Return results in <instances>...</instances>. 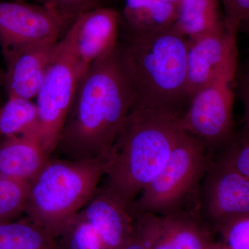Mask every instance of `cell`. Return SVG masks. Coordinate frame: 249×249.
Segmentation results:
<instances>
[{
    "instance_id": "7402d4cb",
    "label": "cell",
    "mask_w": 249,
    "mask_h": 249,
    "mask_svg": "<svg viewBox=\"0 0 249 249\" xmlns=\"http://www.w3.org/2000/svg\"><path fill=\"white\" fill-rule=\"evenodd\" d=\"M215 158L222 160L249 179V133L243 130L219 150Z\"/></svg>"
},
{
    "instance_id": "83f0119b",
    "label": "cell",
    "mask_w": 249,
    "mask_h": 249,
    "mask_svg": "<svg viewBox=\"0 0 249 249\" xmlns=\"http://www.w3.org/2000/svg\"><path fill=\"white\" fill-rule=\"evenodd\" d=\"M240 29H243L245 32L247 33V35L249 36V18L245 20V22L242 23V26H241ZM244 81L248 82L249 83V66L248 70H247V73H246L245 76H244Z\"/></svg>"
},
{
    "instance_id": "603a6c76",
    "label": "cell",
    "mask_w": 249,
    "mask_h": 249,
    "mask_svg": "<svg viewBox=\"0 0 249 249\" xmlns=\"http://www.w3.org/2000/svg\"><path fill=\"white\" fill-rule=\"evenodd\" d=\"M219 232L228 249H249V214L228 223Z\"/></svg>"
},
{
    "instance_id": "8992f818",
    "label": "cell",
    "mask_w": 249,
    "mask_h": 249,
    "mask_svg": "<svg viewBox=\"0 0 249 249\" xmlns=\"http://www.w3.org/2000/svg\"><path fill=\"white\" fill-rule=\"evenodd\" d=\"M84 73L75 53L74 36L70 27L57 44L43 84L36 96L39 134L49 155L56 150L77 87Z\"/></svg>"
},
{
    "instance_id": "7c38bea8",
    "label": "cell",
    "mask_w": 249,
    "mask_h": 249,
    "mask_svg": "<svg viewBox=\"0 0 249 249\" xmlns=\"http://www.w3.org/2000/svg\"><path fill=\"white\" fill-rule=\"evenodd\" d=\"M237 35L225 30L188 39L187 91L190 101L237 53Z\"/></svg>"
},
{
    "instance_id": "4dcf8cb0",
    "label": "cell",
    "mask_w": 249,
    "mask_h": 249,
    "mask_svg": "<svg viewBox=\"0 0 249 249\" xmlns=\"http://www.w3.org/2000/svg\"><path fill=\"white\" fill-rule=\"evenodd\" d=\"M163 1H166V2L172 3V4H179L181 0H163Z\"/></svg>"
},
{
    "instance_id": "ffe728a7",
    "label": "cell",
    "mask_w": 249,
    "mask_h": 249,
    "mask_svg": "<svg viewBox=\"0 0 249 249\" xmlns=\"http://www.w3.org/2000/svg\"><path fill=\"white\" fill-rule=\"evenodd\" d=\"M58 239L60 249H106L97 231L81 211Z\"/></svg>"
},
{
    "instance_id": "e0dca14e",
    "label": "cell",
    "mask_w": 249,
    "mask_h": 249,
    "mask_svg": "<svg viewBox=\"0 0 249 249\" xmlns=\"http://www.w3.org/2000/svg\"><path fill=\"white\" fill-rule=\"evenodd\" d=\"M220 0H181L174 26L188 39L225 31Z\"/></svg>"
},
{
    "instance_id": "f1b7e54d",
    "label": "cell",
    "mask_w": 249,
    "mask_h": 249,
    "mask_svg": "<svg viewBox=\"0 0 249 249\" xmlns=\"http://www.w3.org/2000/svg\"><path fill=\"white\" fill-rule=\"evenodd\" d=\"M209 249H228L227 247H225L223 244H220V245H216V244H213L212 247H211Z\"/></svg>"
},
{
    "instance_id": "277c9868",
    "label": "cell",
    "mask_w": 249,
    "mask_h": 249,
    "mask_svg": "<svg viewBox=\"0 0 249 249\" xmlns=\"http://www.w3.org/2000/svg\"><path fill=\"white\" fill-rule=\"evenodd\" d=\"M106 160L49 159L30 182L28 217L58 239L99 187Z\"/></svg>"
},
{
    "instance_id": "484cf974",
    "label": "cell",
    "mask_w": 249,
    "mask_h": 249,
    "mask_svg": "<svg viewBox=\"0 0 249 249\" xmlns=\"http://www.w3.org/2000/svg\"><path fill=\"white\" fill-rule=\"evenodd\" d=\"M240 96L245 107V123L244 130L249 133V83L242 80L240 86Z\"/></svg>"
},
{
    "instance_id": "f546056e",
    "label": "cell",
    "mask_w": 249,
    "mask_h": 249,
    "mask_svg": "<svg viewBox=\"0 0 249 249\" xmlns=\"http://www.w3.org/2000/svg\"><path fill=\"white\" fill-rule=\"evenodd\" d=\"M4 78H5V72L1 70L0 68V85H4Z\"/></svg>"
},
{
    "instance_id": "4fadbf2b",
    "label": "cell",
    "mask_w": 249,
    "mask_h": 249,
    "mask_svg": "<svg viewBox=\"0 0 249 249\" xmlns=\"http://www.w3.org/2000/svg\"><path fill=\"white\" fill-rule=\"evenodd\" d=\"M80 211L97 231L106 249H121L133 234L130 208L104 185Z\"/></svg>"
},
{
    "instance_id": "cb8c5ba5",
    "label": "cell",
    "mask_w": 249,
    "mask_h": 249,
    "mask_svg": "<svg viewBox=\"0 0 249 249\" xmlns=\"http://www.w3.org/2000/svg\"><path fill=\"white\" fill-rule=\"evenodd\" d=\"M224 9V26L228 32L237 34L249 18V0H220Z\"/></svg>"
},
{
    "instance_id": "5b68a950",
    "label": "cell",
    "mask_w": 249,
    "mask_h": 249,
    "mask_svg": "<svg viewBox=\"0 0 249 249\" xmlns=\"http://www.w3.org/2000/svg\"><path fill=\"white\" fill-rule=\"evenodd\" d=\"M209 157L200 141L183 132L164 167L131 205L132 215L198 209L188 207L187 203L198 205L199 187L211 162Z\"/></svg>"
},
{
    "instance_id": "7a4b0ae2",
    "label": "cell",
    "mask_w": 249,
    "mask_h": 249,
    "mask_svg": "<svg viewBox=\"0 0 249 249\" xmlns=\"http://www.w3.org/2000/svg\"><path fill=\"white\" fill-rule=\"evenodd\" d=\"M182 116L156 106L129 111L106 160L103 184L129 208L168 161L185 132Z\"/></svg>"
},
{
    "instance_id": "9a60e30c",
    "label": "cell",
    "mask_w": 249,
    "mask_h": 249,
    "mask_svg": "<svg viewBox=\"0 0 249 249\" xmlns=\"http://www.w3.org/2000/svg\"><path fill=\"white\" fill-rule=\"evenodd\" d=\"M38 133L16 136L0 143V175L30 183L49 160Z\"/></svg>"
},
{
    "instance_id": "2e32d148",
    "label": "cell",
    "mask_w": 249,
    "mask_h": 249,
    "mask_svg": "<svg viewBox=\"0 0 249 249\" xmlns=\"http://www.w3.org/2000/svg\"><path fill=\"white\" fill-rule=\"evenodd\" d=\"M178 4L163 0H125L123 18L127 30L142 34L171 27L178 19Z\"/></svg>"
},
{
    "instance_id": "30bf717a",
    "label": "cell",
    "mask_w": 249,
    "mask_h": 249,
    "mask_svg": "<svg viewBox=\"0 0 249 249\" xmlns=\"http://www.w3.org/2000/svg\"><path fill=\"white\" fill-rule=\"evenodd\" d=\"M134 216V227L147 249H209L212 230L198 209Z\"/></svg>"
},
{
    "instance_id": "4316f807",
    "label": "cell",
    "mask_w": 249,
    "mask_h": 249,
    "mask_svg": "<svg viewBox=\"0 0 249 249\" xmlns=\"http://www.w3.org/2000/svg\"><path fill=\"white\" fill-rule=\"evenodd\" d=\"M121 249H147L146 246L142 241V237L139 232L135 230L134 227V232L130 238L127 241L125 244Z\"/></svg>"
},
{
    "instance_id": "3957f363",
    "label": "cell",
    "mask_w": 249,
    "mask_h": 249,
    "mask_svg": "<svg viewBox=\"0 0 249 249\" xmlns=\"http://www.w3.org/2000/svg\"><path fill=\"white\" fill-rule=\"evenodd\" d=\"M119 44L134 91L133 106L168 108L183 115L190 103L186 36L173 25L142 34L127 31Z\"/></svg>"
},
{
    "instance_id": "52a82bcc",
    "label": "cell",
    "mask_w": 249,
    "mask_h": 249,
    "mask_svg": "<svg viewBox=\"0 0 249 249\" xmlns=\"http://www.w3.org/2000/svg\"><path fill=\"white\" fill-rule=\"evenodd\" d=\"M237 56L234 54L214 80L191 98L181 117L183 130L200 141L209 153L222 150L235 136L232 110Z\"/></svg>"
},
{
    "instance_id": "1f68e13d",
    "label": "cell",
    "mask_w": 249,
    "mask_h": 249,
    "mask_svg": "<svg viewBox=\"0 0 249 249\" xmlns=\"http://www.w3.org/2000/svg\"><path fill=\"white\" fill-rule=\"evenodd\" d=\"M12 1H23V0H12Z\"/></svg>"
},
{
    "instance_id": "8fae6325",
    "label": "cell",
    "mask_w": 249,
    "mask_h": 249,
    "mask_svg": "<svg viewBox=\"0 0 249 249\" xmlns=\"http://www.w3.org/2000/svg\"><path fill=\"white\" fill-rule=\"evenodd\" d=\"M121 15L111 8L101 7L79 15L71 25L74 50L83 71L114 50L119 43Z\"/></svg>"
},
{
    "instance_id": "5bb4252c",
    "label": "cell",
    "mask_w": 249,
    "mask_h": 249,
    "mask_svg": "<svg viewBox=\"0 0 249 249\" xmlns=\"http://www.w3.org/2000/svg\"><path fill=\"white\" fill-rule=\"evenodd\" d=\"M58 43L32 46L5 60L6 71L4 85L8 96L28 100L36 98Z\"/></svg>"
},
{
    "instance_id": "9c48e42d",
    "label": "cell",
    "mask_w": 249,
    "mask_h": 249,
    "mask_svg": "<svg viewBox=\"0 0 249 249\" xmlns=\"http://www.w3.org/2000/svg\"><path fill=\"white\" fill-rule=\"evenodd\" d=\"M198 211L211 230L249 214V179L222 160H211L198 194Z\"/></svg>"
},
{
    "instance_id": "ac0fdd59",
    "label": "cell",
    "mask_w": 249,
    "mask_h": 249,
    "mask_svg": "<svg viewBox=\"0 0 249 249\" xmlns=\"http://www.w3.org/2000/svg\"><path fill=\"white\" fill-rule=\"evenodd\" d=\"M0 249H60L58 239L29 217L0 223Z\"/></svg>"
},
{
    "instance_id": "44dd1931",
    "label": "cell",
    "mask_w": 249,
    "mask_h": 249,
    "mask_svg": "<svg viewBox=\"0 0 249 249\" xmlns=\"http://www.w3.org/2000/svg\"><path fill=\"white\" fill-rule=\"evenodd\" d=\"M30 183L0 175V223L25 211Z\"/></svg>"
},
{
    "instance_id": "ba28073f",
    "label": "cell",
    "mask_w": 249,
    "mask_h": 249,
    "mask_svg": "<svg viewBox=\"0 0 249 249\" xmlns=\"http://www.w3.org/2000/svg\"><path fill=\"white\" fill-rule=\"evenodd\" d=\"M76 18L26 1H0V46L4 60L32 46L57 43Z\"/></svg>"
},
{
    "instance_id": "6da1fadb",
    "label": "cell",
    "mask_w": 249,
    "mask_h": 249,
    "mask_svg": "<svg viewBox=\"0 0 249 249\" xmlns=\"http://www.w3.org/2000/svg\"><path fill=\"white\" fill-rule=\"evenodd\" d=\"M134 99L118 43L80 78L56 149L68 160H107Z\"/></svg>"
},
{
    "instance_id": "d4e9b609",
    "label": "cell",
    "mask_w": 249,
    "mask_h": 249,
    "mask_svg": "<svg viewBox=\"0 0 249 249\" xmlns=\"http://www.w3.org/2000/svg\"><path fill=\"white\" fill-rule=\"evenodd\" d=\"M27 1V0H23ZM36 4L44 5L62 14L76 18L86 11L102 6L103 0H30Z\"/></svg>"
},
{
    "instance_id": "d6986e66",
    "label": "cell",
    "mask_w": 249,
    "mask_h": 249,
    "mask_svg": "<svg viewBox=\"0 0 249 249\" xmlns=\"http://www.w3.org/2000/svg\"><path fill=\"white\" fill-rule=\"evenodd\" d=\"M8 97L6 103L0 107V137L6 139L39 134L38 111L36 103L25 98Z\"/></svg>"
}]
</instances>
